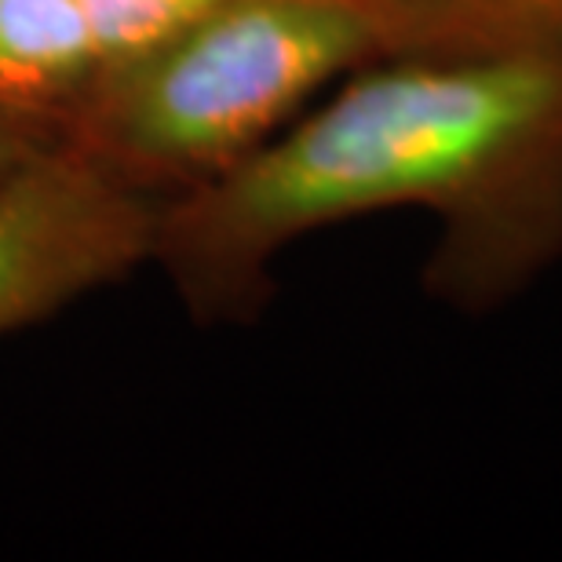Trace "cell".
Returning a JSON list of instances; mask_svg holds the SVG:
<instances>
[{
    "mask_svg": "<svg viewBox=\"0 0 562 562\" xmlns=\"http://www.w3.org/2000/svg\"><path fill=\"white\" fill-rule=\"evenodd\" d=\"M103 74L81 0H0V110L59 139Z\"/></svg>",
    "mask_w": 562,
    "mask_h": 562,
    "instance_id": "cell-4",
    "label": "cell"
},
{
    "mask_svg": "<svg viewBox=\"0 0 562 562\" xmlns=\"http://www.w3.org/2000/svg\"><path fill=\"white\" fill-rule=\"evenodd\" d=\"M398 52L515 48L562 55V0H373Z\"/></svg>",
    "mask_w": 562,
    "mask_h": 562,
    "instance_id": "cell-5",
    "label": "cell"
},
{
    "mask_svg": "<svg viewBox=\"0 0 562 562\" xmlns=\"http://www.w3.org/2000/svg\"><path fill=\"white\" fill-rule=\"evenodd\" d=\"M398 52L373 0H220L117 63L59 139L172 201L231 172L358 66Z\"/></svg>",
    "mask_w": 562,
    "mask_h": 562,
    "instance_id": "cell-2",
    "label": "cell"
},
{
    "mask_svg": "<svg viewBox=\"0 0 562 562\" xmlns=\"http://www.w3.org/2000/svg\"><path fill=\"white\" fill-rule=\"evenodd\" d=\"M81 4L95 26L99 48L106 55V74H110L117 63L150 48L165 33L198 19L201 11H209L220 0H81Z\"/></svg>",
    "mask_w": 562,
    "mask_h": 562,
    "instance_id": "cell-6",
    "label": "cell"
},
{
    "mask_svg": "<svg viewBox=\"0 0 562 562\" xmlns=\"http://www.w3.org/2000/svg\"><path fill=\"white\" fill-rule=\"evenodd\" d=\"M157 209L63 139L0 176V336L154 260Z\"/></svg>",
    "mask_w": 562,
    "mask_h": 562,
    "instance_id": "cell-3",
    "label": "cell"
},
{
    "mask_svg": "<svg viewBox=\"0 0 562 562\" xmlns=\"http://www.w3.org/2000/svg\"><path fill=\"white\" fill-rule=\"evenodd\" d=\"M424 209V285L486 314L562 260V55L395 52L358 66L271 143L157 209L154 260L198 322H245L274 260L333 223Z\"/></svg>",
    "mask_w": 562,
    "mask_h": 562,
    "instance_id": "cell-1",
    "label": "cell"
},
{
    "mask_svg": "<svg viewBox=\"0 0 562 562\" xmlns=\"http://www.w3.org/2000/svg\"><path fill=\"white\" fill-rule=\"evenodd\" d=\"M52 143H55L52 132L0 110V176L19 168L22 161H30L33 154H41L44 146H52Z\"/></svg>",
    "mask_w": 562,
    "mask_h": 562,
    "instance_id": "cell-7",
    "label": "cell"
}]
</instances>
